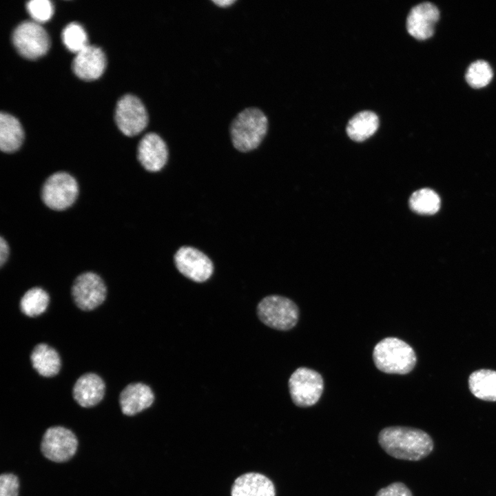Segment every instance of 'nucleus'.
I'll return each mask as SVG.
<instances>
[{"instance_id":"bb28decb","label":"nucleus","mask_w":496,"mask_h":496,"mask_svg":"<svg viewBox=\"0 0 496 496\" xmlns=\"http://www.w3.org/2000/svg\"><path fill=\"white\" fill-rule=\"evenodd\" d=\"M19 479L14 474H2L0 477V496H18Z\"/></svg>"},{"instance_id":"9d476101","label":"nucleus","mask_w":496,"mask_h":496,"mask_svg":"<svg viewBox=\"0 0 496 496\" xmlns=\"http://www.w3.org/2000/svg\"><path fill=\"white\" fill-rule=\"evenodd\" d=\"M77 445V439L70 430L62 426H52L44 433L41 450L48 459L63 462L73 457Z\"/></svg>"},{"instance_id":"ddd939ff","label":"nucleus","mask_w":496,"mask_h":496,"mask_svg":"<svg viewBox=\"0 0 496 496\" xmlns=\"http://www.w3.org/2000/svg\"><path fill=\"white\" fill-rule=\"evenodd\" d=\"M137 158L145 169L155 172L160 171L166 164L168 149L165 142L157 134H146L140 141Z\"/></svg>"},{"instance_id":"0eeeda50","label":"nucleus","mask_w":496,"mask_h":496,"mask_svg":"<svg viewBox=\"0 0 496 496\" xmlns=\"http://www.w3.org/2000/svg\"><path fill=\"white\" fill-rule=\"evenodd\" d=\"M12 42L18 52L28 59H36L48 51L50 38L45 30L34 21L20 23L14 30Z\"/></svg>"},{"instance_id":"4be33fe9","label":"nucleus","mask_w":496,"mask_h":496,"mask_svg":"<svg viewBox=\"0 0 496 496\" xmlns=\"http://www.w3.org/2000/svg\"><path fill=\"white\" fill-rule=\"evenodd\" d=\"M50 303V296L46 291L39 287L29 289L22 296L19 308L22 313L30 318L37 317L43 313Z\"/></svg>"},{"instance_id":"cd10ccee","label":"nucleus","mask_w":496,"mask_h":496,"mask_svg":"<svg viewBox=\"0 0 496 496\" xmlns=\"http://www.w3.org/2000/svg\"><path fill=\"white\" fill-rule=\"evenodd\" d=\"M375 496H413L411 490L404 483L393 482L380 488Z\"/></svg>"},{"instance_id":"a878e982","label":"nucleus","mask_w":496,"mask_h":496,"mask_svg":"<svg viewBox=\"0 0 496 496\" xmlns=\"http://www.w3.org/2000/svg\"><path fill=\"white\" fill-rule=\"evenodd\" d=\"M26 6L34 21L38 23L48 21L54 12L53 5L48 0H32L27 3Z\"/></svg>"},{"instance_id":"f8f14e48","label":"nucleus","mask_w":496,"mask_h":496,"mask_svg":"<svg viewBox=\"0 0 496 496\" xmlns=\"http://www.w3.org/2000/svg\"><path fill=\"white\" fill-rule=\"evenodd\" d=\"M440 17L437 8L430 2H424L413 7L406 19L408 32L418 40L430 38Z\"/></svg>"},{"instance_id":"6ab92c4d","label":"nucleus","mask_w":496,"mask_h":496,"mask_svg":"<svg viewBox=\"0 0 496 496\" xmlns=\"http://www.w3.org/2000/svg\"><path fill=\"white\" fill-rule=\"evenodd\" d=\"M24 138L19 121L7 113L0 114V149L6 153L17 151L22 145Z\"/></svg>"},{"instance_id":"1a4fd4ad","label":"nucleus","mask_w":496,"mask_h":496,"mask_svg":"<svg viewBox=\"0 0 496 496\" xmlns=\"http://www.w3.org/2000/svg\"><path fill=\"white\" fill-rule=\"evenodd\" d=\"M115 121L121 132L126 136H133L145 129L148 123V114L138 97L126 94L117 103Z\"/></svg>"},{"instance_id":"f257e3e1","label":"nucleus","mask_w":496,"mask_h":496,"mask_svg":"<svg viewBox=\"0 0 496 496\" xmlns=\"http://www.w3.org/2000/svg\"><path fill=\"white\" fill-rule=\"evenodd\" d=\"M380 447L390 456L402 460L420 461L429 455L434 443L426 431L416 428L392 426L382 429L378 437Z\"/></svg>"},{"instance_id":"c85d7f7f","label":"nucleus","mask_w":496,"mask_h":496,"mask_svg":"<svg viewBox=\"0 0 496 496\" xmlns=\"http://www.w3.org/2000/svg\"><path fill=\"white\" fill-rule=\"evenodd\" d=\"M9 245L8 244V242L6 240V239L1 236L0 238V265L1 267H3V265L6 262L9 254H10V249Z\"/></svg>"},{"instance_id":"b1692460","label":"nucleus","mask_w":496,"mask_h":496,"mask_svg":"<svg viewBox=\"0 0 496 496\" xmlns=\"http://www.w3.org/2000/svg\"><path fill=\"white\" fill-rule=\"evenodd\" d=\"M493 74L492 68L486 61L477 60L469 65L465 79L471 87L481 88L490 82Z\"/></svg>"},{"instance_id":"423d86ee","label":"nucleus","mask_w":496,"mask_h":496,"mask_svg":"<svg viewBox=\"0 0 496 496\" xmlns=\"http://www.w3.org/2000/svg\"><path fill=\"white\" fill-rule=\"evenodd\" d=\"M288 385L293 402L300 407L316 404L324 389L321 375L307 367L296 369L289 379Z\"/></svg>"},{"instance_id":"39448f33","label":"nucleus","mask_w":496,"mask_h":496,"mask_svg":"<svg viewBox=\"0 0 496 496\" xmlns=\"http://www.w3.org/2000/svg\"><path fill=\"white\" fill-rule=\"evenodd\" d=\"M79 194L76 180L65 172H57L45 180L41 189V199L50 209L65 210L72 206Z\"/></svg>"},{"instance_id":"9b49d317","label":"nucleus","mask_w":496,"mask_h":496,"mask_svg":"<svg viewBox=\"0 0 496 496\" xmlns=\"http://www.w3.org/2000/svg\"><path fill=\"white\" fill-rule=\"evenodd\" d=\"M177 269L187 278L197 282L208 280L213 273L211 260L203 252L192 247H182L174 256Z\"/></svg>"},{"instance_id":"f03ea898","label":"nucleus","mask_w":496,"mask_h":496,"mask_svg":"<svg viewBox=\"0 0 496 496\" xmlns=\"http://www.w3.org/2000/svg\"><path fill=\"white\" fill-rule=\"evenodd\" d=\"M268 129V119L258 108L248 107L238 114L230 126L234 147L247 152L259 146Z\"/></svg>"},{"instance_id":"4468645a","label":"nucleus","mask_w":496,"mask_h":496,"mask_svg":"<svg viewBox=\"0 0 496 496\" xmlns=\"http://www.w3.org/2000/svg\"><path fill=\"white\" fill-rule=\"evenodd\" d=\"M106 66V59L103 50L95 45H88L76 53L72 67L74 74L84 81L99 79Z\"/></svg>"},{"instance_id":"6e6552de","label":"nucleus","mask_w":496,"mask_h":496,"mask_svg":"<svg viewBox=\"0 0 496 496\" xmlns=\"http://www.w3.org/2000/svg\"><path fill=\"white\" fill-rule=\"evenodd\" d=\"M71 293L77 307L90 311L103 303L107 296V287L99 275L85 271L74 279Z\"/></svg>"},{"instance_id":"412c9836","label":"nucleus","mask_w":496,"mask_h":496,"mask_svg":"<svg viewBox=\"0 0 496 496\" xmlns=\"http://www.w3.org/2000/svg\"><path fill=\"white\" fill-rule=\"evenodd\" d=\"M378 126L379 118L374 112L362 111L350 119L347 126V133L353 141L362 142L371 137Z\"/></svg>"},{"instance_id":"7ed1b4c3","label":"nucleus","mask_w":496,"mask_h":496,"mask_svg":"<svg viewBox=\"0 0 496 496\" xmlns=\"http://www.w3.org/2000/svg\"><path fill=\"white\" fill-rule=\"evenodd\" d=\"M373 359L375 366L386 373L406 374L416 364V355L413 348L404 341L388 337L375 346Z\"/></svg>"},{"instance_id":"aec40b11","label":"nucleus","mask_w":496,"mask_h":496,"mask_svg":"<svg viewBox=\"0 0 496 496\" xmlns=\"http://www.w3.org/2000/svg\"><path fill=\"white\" fill-rule=\"evenodd\" d=\"M469 389L477 398L496 401V371L480 369L472 373L468 378Z\"/></svg>"},{"instance_id":"5701e85b","label":"nucleus","mask_w":496,"mask_h":496,"mask_svg":"<svg viewBox=\"0 0 496 496\" xmlns=\"http://www.w3.org/2000/svg\"><path fill=\"white\" fill-rule=\"evenodd\" d=\"M409 206L417 214H433L440 207V199L433 190L423 188L412 194L409 198Z\"/></svg>"},{"instance_id":"a211bd4d","label":"nucleus","mask_w":496,"mask_h":496,"mask_svg":"<svg viewBox=\"0 0 496 496\" xmlns=\"http://www.w3.org/2000/svg\"><path fill=\"white\" fill-rule=\"evenodd\" d=\"M30 359L33 369L43 377L52 378L60 371L61 361L59 353L45 343L37 344L31 352Z\"/></svg>"},{"instance_id":"20e7f679","label":"nucleus","mask_w":496,"mask_h":496,"mask_svg":"<svg viewBox=\"0 0 496 496\" xmlns=\"http://www.w3.org/2000/svg\"><path fill=\"white\" fill-rule=\"evenodd\" d=\"M257 314L265 325L274 329L287 331L297 324L299 310L291 300L281 296L271 295L258 303Z\"/></svg>"},{"instance_id":"dca6fc26","label":"nucleus","mask_w":496,"mask_h":496,"mask_svg":"<svg viewBox=\"0 0 496 496\" xmlns=\"http://www.w3.org/2000/svg\"><path fill=\"white\" fill-rule=\"evenodd\" d=\"M154 400V395L152 389L142 382L127 384L119 395L121 411L128 416L134 415L149 408Z\"/></svg>"},{"instance_id":"f3484780","label":"nucleus","mask_w":496,"mask_h":496,"mask_svg":"<svg viewBox=\"0 0 496 496\" xmlns=\"http://www.w3.org/2000/svg\"><path fill=\"white\" fill-rule=\"evenodd\" d=\"M231 496H275L271 480L258 473H247L237 477L231 487Z\"/></svg>"},{"instance_id":"2eb2a0df","label":"nucleus","mask_w":496,"mask_h":496,"mask_svg":"<svg viewBox=\"0 0 496 496\" xmlns=\"http://www.w3.org/2000/svg\"><path fill=\"white\" fill-rule=\"evenodd\" d=\"M105 384L96 373L81 375L72 388L74 400L82 407L89 408L98 404L105 395Z\"/></svg>"},{"instance_id":"393cba45","label":"nucleus","mask_w":496,"mask_h":496,"mask_svg":"<svg viewBox=\"0 0 496 496\" xmlns=\"http://www.w3.org/2000/svg\"><path fill=\"white\" fill-rule=\"evenodd\" d=\"M61 37L65 47L76 54L88 45L86 32L77 23L68 24L63 29Z\"/></svg>"},{"instance_id":"c756f323","label":"nucleus","mask_w":496,"mask_h":496,"mask_svg":"<svg viewBox=\"0 0 496 496\" xmlns=\"http://www.w3.org/2000/svg\"><path fill=\"white\" fill-rule=\"evenodd\" d=\"M216 6L225 8L228 7L236 2L235 0H216L212 1Z\"/></svg>"}]
</instances>
